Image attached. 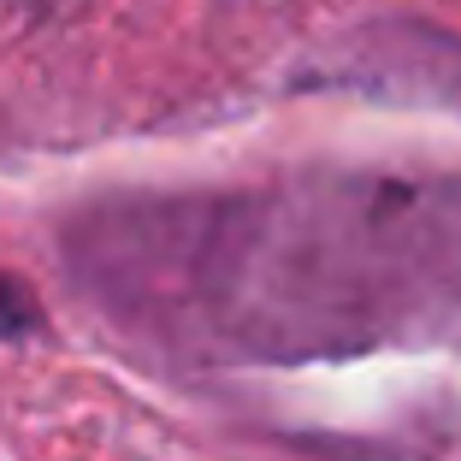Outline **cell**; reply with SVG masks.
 Listing matches in <instances>:
<instances>
[{
    "mask_svg": "<svg viewBox=\"0 0 461 461\" xmlns=\"http://www.w3.org/2000/svg\"><path fill=\"white\" fill-rule=\"evenodd\" d=\"M59 260L160 361H331L461 343V172H296L260 190L101 195Z\"/></svg>",
    "mask_w": 461,
    "mask_h": 461,
    "instance_id": "obj_1",
    "label": "cell"
},
{
    "mask_svg": "<svg viewBox=\"0 0 461 461\" xmlns=\"http://www.w3.org/2000/svg\"><path fill=\"white\" fill-rule=\"evenodd\" d=\"M302 89H343L379 107H420L461 119V36L426 18H373L326 41L296 71Z\"/></svg>",
    "mask_w": 461,
    "mask_h": 461,
    "instance_id": "obj_2",
    "label": "cell"
},
{
    "mask_svg": "<svg viewBox=\"0 0 461 461\" xmlns=\"http://www.w3.org/2000/svg\"><path fill=\"white\" fill-rule=\"evenodd\" d=\"M48 326L41 313V296L18 278V272H0V343H24Z\"/></svg>",
    "mask_w": 461,
    "mask_h": 461,
    "instance_id": "obj_3",
    "label": "cell"
}]
</instances>
